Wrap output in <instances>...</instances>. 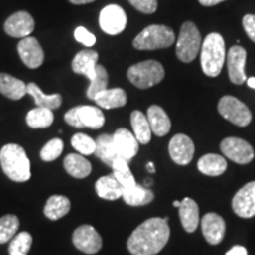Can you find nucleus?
<instances>
[{
    "label": "nucleus",
    "mask_w": 255,
    "mask_h": 255,
    "mask_svg": "<svg viewBox=\"0 0 255 255\" xmlns=\"http://www.w3.org/2000/svg\"><path fill=\"white\" fill-rule=\"evenodd\" d=\"M169 238L170 228L164 219H148L128 239V251L131 255H156L163 250Z\"/></svg>",
    "instance_id": "nucleus-1"
},
{
    "label": "nucleus",
    "mask_w": 255,
    "mask_h": 255,
    "mask_svg": "<svg viewBox=\"0 0 255 255\" xmlns=\"http://www.w3.org/2000/svg\"><path fill=\"white\" fill-rule=\"evenodd\" d=\"M0 164L6 176L15 182H26L31 178L30 159L21 145L9 143L0 150Z\"/></svg>",
    "instance_id": "nucleus-2"
},
{
    "label": "nucleus",
    "mask_w": 255,
    "mask_h": 255,
    "mask_svg": "<svg viewBox=\"0 0 255 255\" xmlns=\"http://www.w3.org/2000/svg\"><path fill=\"white\" fill-rule=\"evenodd\" d=\"M226 47L221 34L210 33L201 45V66L208 77H216L225 65Z\"/></svg>",
    "instance_id": "nucleus-3"
},
{
    "label": "nucleus",
    "mask_w": 255,
    "mask_h": 255,
    "mask_svg": "<svg viewBox=\"0 0 255 255\" xmlns=\"http://www.w3.org/2000/svg\"><path fill=\"white\" fill-rule=\"evenodd\" d=\"M175 33L170 27L164 25H150L145 27L132 41L137 50L167 49L175 43Z\"/></svg>",
    "instance_id": "nucleus-4"
},
{
    "label": "nucleus",
    "mask_w": 255,
    "mask_h": 255,
    "mask_svg": "<svg viewBox=\"0 0 255 255\" xmlns=\"http://www.w3.org/2000/svg\"><path fill=\"white\" fill-rule=\"evenodd\" d=\"M164 69L161 63L156 60H144L130 66L128 70V78L138 89H148L158 84L164 78Z\"/></svg>",
    "instance_id": "nucleus-5"
},
{
    "label": "nucleus",
    "mask_w": 255,
    "mask_h": 255,
    "mask_svg": "<svg viewBox=\"0 0 255 255\" xmlns=\"http://www.w3.org/2000/svg\"><path fill=\"white\" fill-rule=\"evenodd\" d=\"M201 34L196 25L191 21H186L180 30L176 44L177 58L183 63L193 62L201 50Z\"/></svg>",
    "instance_id": "nucleus-6"
},
{
    "label": "nucleus",
    "mask_w": 255,
    "mask_h": 255,
    "mask_svg": "<svg viewBox=\"0 0 255 255\" xmlns=\"http://www.w3.org/2000/svg\"><path fill=\"white\" fill-rule=\"evenodd\" d=\"M65 122L75 128L101 129L105 123L103 111L90 105H79L70 109L64 116Z\"/></svg>",
    "instance_id": "nucleus-7"
},
{
    "label": "nucleus",
    "mask_w": 255,
    "mask_h": 255,
    "mask_svg": "<svg viewBox=\"0 0 255 255\" xmlns=\"http://www.w3.org/2000/svg\"><path fill=\"white\" fill-rule=\"evenodd\" d=\"M218 110L223 119L238 127H247L252 121L248 107L233 96H223L218 104Z\"/></svg>",
    "instance_id": "nucleus-8"
},
{
    "label": "nucleus",
    "mask_w": 255,
    "mask_h": 255,
    "mask_svg": "<svg viewBox=\"0 0 255 255\" xmlns=\"http://www.w3.org/2000/svg\"><path fill=\"white\" fill-rule=\"evenodd\" d=\"M222 154L238 164H247L254 158V149L250 143L238 137H227L220 144Z\"/></svg>",
    "instance_id": "nucleus-9"
},
{
    "label": "nucleus",
    "mask_w": 255,
    "mask_h": 255,
    "mask_svg": "<svg viewBox=\"0 0 255 255\" xmlns=\"http://www.w3.org/2000/svg\"><path fill=\"white\" fill-rule=\"evenodd\" d=\"M128 19L124 9L119 5H108L101 11L100 25L105 33L116 36L124 31Z\"/></svg>",
    "instance_id": "nucleus-10"
},
{
    "label": "nucleus",
    "mask_w": 255,
    "mask_h": 255,
    "mask_svg": "<svg viewBox=\"0 0 255 255\" xmlns=\"http://www.w3.org/2000/svg\"><path fill=\"white\" fill-rule=\"evenodd\" d=\"M76 248L85 254H96L103 246L101 235L90 225H83L76 229L72 237Z\"/></svg>",
    "instance_id": "nucleus-11"
},
{
    "label": "nucleus",
    "mask_w": 255,
    "mask_h": 255,
    "mask_svg": "<svg viewBox=\"0 0 255 255\" xmlns=\"http://www.w3.org/2000/svg\"><path fill=\"white\" fill-rule=\"evenodd\" d=\"M232 207L240 218L251 219L255 216V181L247 183L235 194Z\"/></svg>",
    "instance_id": "nucleus-12"
},
{
    "label": "nucleus",
    "mask_w": 255,
    "mask_h": 255,
    "mask_svg": "<svg viewBox=\"0 0 255 255\" xmlns=\"http://www.w3.org/2000/svg\"><path fill=\"white\" fill-rule=\"evenodd\" d=\"M195 146L190 137L184 133H177L169 142V155L176 164L187 165L191 162Z\"/></svg>",
    "instance_id": "nucleus-13"
},
{
    "label": "nucleus",
    "mask_w": 255,
    "mask_h": 255,
    "mask_svg": "<svg viewBox=\"0 0 255 255\" xmlns=\"http://www.w3.org/2000/svg\"><path fill=\"white\" fill-rule=\"evenodd\" d=\"M4 30L13 38L28 37L34 30V19L26 11L15 12L6 19Z\"/></svg>",
    "instance_id": "nucleus-14"
},
{
    "label": "nucleus",
    "mask_w": 255,
    "mask_h": 255,
    "mask_svg": "<svg viewBox=\"0 0 255 255\" xmlns=\"http://www.w3.org/2000/svg\"><path fill=\"white\" fill-rule=\"evenodd\" d=\"M247 52L242 46H232L228 51L227 65L229 79L233 84L241 85L246 82V73H245V65H246Z\"/></svg>",
    "instance_id": "nucleus-15"
},
{
    "label": "nucleus",
    "mask_w": 255,
    "mask_h": 255,
    "mask_svg": "<svg viewBox=\"0 0 255 255\" xmlns=\"http://www.w3.org/2000/svg\"><path fill=\"white\" fill-rule=\"evenodd\" d=\"M18 53L27 68L37 69L44 63V51L39 41L33 37H25L19 41Z\"/></svg>",
    "instance_id": "nucleus-16"
},
{
    "label": "nucleus",
    "mask_w": 255,
    "mask_h": 255,
    "mask_svg": "<svg viewBox=\"0 0 255 255\" xmlns=\"http://www.w3.org/2000/svg\"><path fill=\"white\" fill-rule=\"evenodd\" d=\"M113 139L119 157H122L126 161L130 162L138 152V141L136 139L135 135L126 128L117 129L113 135Z\"/></svg>",
    "instance_id": "nucleus-17"
},
{
    "label": "nucleus",
    "mask_w": 255,
    "mask_h": 255,
    "mask_svg": "<svg viewBox=\"0 0 255 255\" xmlns=\"http://www.w3.org/2000/svg\"><path fill=\"white\" fill-rule=\"evenodd\" d=\"M203 237L209 245H219L223 240L226 233V222L222 216L216 213H208L201 220Z\"/></svg>",
    "instance_id": "nucleus-18"
},
{
    "label": "nucleus",
    "mask_w": 255,
    "mask_h": 255,
    "mask_svg": "<svg viewBox=\"0 0 255 255\" xmlns=\"http://www.w3.org/2000/svg\"><path fill=\"white\" fill-rule=\"evenodd\" d=\"M98 62V53L95 50H83L75 56L72 60L73 72L84 75L89 79H94L96 76V66Z\"/></svg>",
    "instance_id": "nucleus-19"
},
{
    "label": "nucleus",
    "mask_w": 255,
    "mask_h": 255,
    "mask_svg": "<svg viewBox=\"0 0 255 255\" xmlns=\"http://www.w3.org/2000/svg\"><path fill=\"white\" fill-rule=\"evenodd\" d=\"M178 215L184 231L188 233L196 231L200 221V210L195 201L190 197H184L178 207Z\"/></svg>",
    "instance_id": "nucleus-20"
},
{
    "label": "nucleus",
    "mask_w": 255,
    "mask_h": 255,
    "mask_svg": "<svg viewBox=\"0 0 255 255\" xmlns=\"http://www.w3.org/2000/svg\"><path fill=\"white\" fill-rule=\"evenodd\" d=\"M124 188L117 180L114 173L102 176L96 182V193L101 199L115 201L123 196Z\"/></svg>",
    "instance_id": "nucleus-21"
},
{
    "label": "nucleus",
    "mask_w": 255,
    "mask_h": 255,
    "mask_svg": "<svg viewBox=\"0 0 255 255\" xmlns=\"http://www.w3.org/2000/svg\"><path fill=\"white\" fill-rule=\"evenodd\" d=\"M0 92L9 100H21L27 94V84L8 73H0Z\"/></svg>",
    "instance_id": "nucleus-22"
},
{
    "label": "nucleus",
    "mask_w": 255,
    "mask_h": 255,
    "mask_svg": "<svg viewBox=\"0 0 255 255\" xmlns=\"http://www.w3.org/2000/svg\"><path fill=\"white\" fill-rule=\"evenodd\" d=\"M146 119L150 124L151 131L155 133L156 136L162 137L165 136L170 131L171 129V122L170 119L165 111L162 109L158 105H151L146 113Z\"/></svg>",
    "instance_id": "nucleus-23"
},
{
    "label": "nucleus",
    "mask_w": 255,
    "mask_h": 255,
    "mask_svg": "<svg viewBox=\"0 0 255 255\" xmlns=\"http://www.w3.org/2000/svg\"><path fill=\"white\" fill-rule=\"evenodd\" d=\"M127 94L123 89H107L96 95L95 103L103 109H116L127 104Z\"/></svg>",
    "instance_id": "nucleus-24"
},
{
    "label": "nucleus",
    "mask_w": 255,
    "mask_h": 255,
    "mask_svg": "<svg viewBox=\"0 0 255 255\" xmlns=\"http://www.w3.org/2000/svg\"><path fill=\"white\" fill-rule=\"evenodd\" d=\"M197 169L207 176H220L227 170V161L221 155L207 154L199 159Z\"/></svg>",
    "instance_id": "nucleus-25"
},
{
    "label": "nucleus",
    "mask_w": 255,
    "mask_h": 255,
    "mask_svg": "<svg viewBox=\"0 0 255 255\" xmlns=\"http://www.w3.org/2000/svg\"><path fill=\"white\" fill-rule=\"evenodd\" d=\"M95 155L97 156L103 163L109 165L110 168L113 167L115 159L119 157L114 145L113 135L103 133V135H100L97 137V139H96Z\"/></svg>",
    "instance_id": "nucleus-26"
},
{
    "label": "nucleus",
    "mask_w": 255,
    "mask_h": 255,
    "mask_svg": "<svg viewBox=\"0 0 255 255\" xmlns=\"http://www.w3.org/2000/svg\"><path fill=\"white\" fill-rule=\"evenodd\" d=\"M122 197L127 205L132 207H139L150 203L154 200V193L146 187L136 183L133 187L126 188L123 190Z\"/></svg>",
    "instance_id": "nucleus-27"
},
{
    "label": "nucleus",
    "mask_w": 255,
    "mask_h": 255,
    "mask_svg": "<svg viewBox=\"0 0 255 255\" xmlns=\"http://www.w3.org/2000/svg\"><path fill=\"white\" fill-rule=\"evenodd\" d=\"M64 168L72 177L85 178L91 173V163L84 156L69 154L64 159Z\"/></svg>",
    "instance_id": "nucleus-28"
},
{
    "label": "nucleus",
    "mask_w": 255,
    "mask_h": 255,
    "mask_svg": "<svg viewBox=\"0 0 255 255\" xmlns=\"http://www.w3.org/2000/svg\"><path fill=\"white\" fill-rule=\"evenodd\" d=\"M27 94L33 97L34 103L39 108H46V109L55 110L63 103V97L59 94L45 95L40 90L36 83H28L27 84Z\"/></svg>",
    "instance_id": "nucleus-29"
},
{
    "label": "nucleus",
    "mask_w": 255,
    "mask_h": 255,
    "mask_svg": "<svg viewBox=\"0 0 255 255\" xmlns=\"http://www.w3.org/2000/svg\"><path fill=\"white\" fill-rule=\"evenodd\" d=\"M130 122L133 130V135L141 144H146L151 139V128L146 116L141 111L135 110L130 116Z\"/></svg>",
    "instance_id": "nucleus-30"
},
{
    "label": "nucleus",
    "mask_w": 255,
    "mask_h": 255,
    "mask_svg": "<svg viewBox=\"0 0 255 255\" xmlns=\"http://www.w3.org/2000/svg\"><path fill=\"white\" fill-rule=\"evenodd\" d=\"M70 208H71V202L68 197L53 195L47 200L45 208H44V214L50 220H59L68 214Z\"/></svg>",
    "instance_id": "nucleus-31"
},
{
    "label": "nucleus",
    "mask_w": 255,
    "mask_h": 255,
    "mask_svg": "<svg viewBox=\"0 0 255 255\" xmlns=\"http://www.w3.org/2000/svg\"><path fill=\"white\" fill-rule=\"evenodd\" d=\"M53 113L52 110L46 108L37 107L36 109H32L26 116L27 126L32 129H44L49 128L53 123Z\"/></svg>",
    "instance_id": "nucleus-32"
},
{
    "label": "nucleus",
    "mask_w": 255,
    "mask_h": 255,
    "mask_svg": "<svg viewBox=\"0 0 255 255\" xmlns=\"http://www.w3.org/2000/svg\"><path fill=\"white\" fill-rule=\"evenodd\" d=\"M113 173L116 176L124 189L133 187L136 184V180L129 169V162L122 157H117L113 164Z\"/></svg>",
    "instance_id": "nucleus-33"
},
{
    "label": "nucleus",
    "mask_w": 255,
    "mask_h": 255,
    "mask_svg": "<svg viewBox=\"0 0 255 255\" xmlns=\"http://www.w3.org/2000/svg\"><path fill=\"white\" fill-rule=\"evenodd\" d=\"M108 84H109V76H108L107 69L103 65L96 66V76L94 79L90 81V85H89L87 90V96L89 100L94 101L96 95L100 94L101 91L107 90Z\"/></svg>",
    "instance_id": "nucleus-34"
},
{
    "label": "nucleus",
    "mask_w": 255,
    "mask_h": 255,
    "mask_svg": "<svg viewBox=\"0 0 255 255\" xmlns=\"http://www.w3.org/2000/svg\"><path fill=\"white\" fill-rule=\"evenodd\" d=\"M19 228V220L15 215H5L0 219V244H6L15 237Z\"/></svg>",
    "instance_id": "nucleus-35"
},
{
    "label": "nucleus",
    "mask_w": 255,
    "mask_h": 255,
    "mask_svg": "<svg viewBox=\"0 0 255 255\" xmlns=\"http://www.w3.org/2000/svg\"><path fill=\"white\" fill-rule=\"evenodd\" d=\"M32 246V237L30 233L21 232L9 241V255H27Z\"/></svg>",
    "instance_id": "nucleus-36"
},
{
    "label": "nucleus",
    "mask_w": 255,
    "mask_h": 255,
    "mask_svg": "<svg viewBox=\"0 0 255 255\" xmlns=\"http://www.w3.org/2000/svg\"><path fill=\"white\" fill-rule=\"evenodd\" d=\"M71 144L73 148L82 155H91L95 154L96 141L90 136L85 133H76L71 138Z\"/></svg>",
    "instance_id": "nucleus-37"
},
{
    "label": "nucleus",
    "mask_w": 255,
    "mask_h": 255,
    "mask_svg": "<svg viewBox=\"0 0 255 255\" xmlns=\"http://www.w3.org/2000/svg\"><path fill=\"white\" fill-rule=\"evenodd\" d=\"M64 143L60 138H53L46 143L40 150V158L45 162L55 161L63 152Z\"/></svg>",
    "instance_id": "nucleus-38"
},
{
    "label": "nucleus",
    "mask_w": 255,
    "mask_h": 255,
    "mask_svg": "<svg viewBox=\"0 0 255 255\" xmlns=\"http://www.w3.org/2000/svg\"><path fill=\"white\" fill-rule=\"evenodd\" d=\"M73 36H75V39L77 40L78 43H81L85 46H94L96 43V37L84 26H78L76 28Z\"/></svg>",
    "instance_id": "nucleus-39"
},
{
    "label": "nucleus",
    "mask_w": 255,
    "mask_h": 255,
    "mask_svg": "<svg viewBox=\"0 0 255 255\" xmlns=\"http://www.w3.org/2000/svg\"><path fill=\"white\" fill-rule=\"evenodd\" d=\"M129 2L133 7L145 14L154 13L157 9V0H129Z\"/></svg>",
    "instance_id": "nucleus-40"
},
{
    "label": "nucleus",
    "mask_w": 255,
    "mask_h": 255,
    "mask_svg": "<svg viewBox=\"0 0 255 255\" xmlns=\"http://www.w3.org/2000/svg\"><path fill=\"white\" fill-rule=\"evenodd\" d=\"M242 25H244L247 36L255 43V14L245 15L244 19H242Z\"/></svg>",
    "instance_id": "nucleus-41"
},
{
    "label": "nucleus",
    "mask_w": 255,
    "mask_h": 255,
    "mask_svg": "<svg viewBox=\"0 0 255 255\" xmlns=\"http://www.w3.org/2000/svg\"><path fill=\"white\" fill-rule=\"evenodd\" d=\"M226 255H248V252L244 246H234L226 253Z\"/></svg>",
    "instance_id": "nucleus-42"
},
{
    "label": "nucleus",
    "mask_w": 255,
    "mask_h": 255,
    "mask_svg": "<svg viewBox=\"0 0 255 255\" xmlns=\"http://www.w3.org/2000/svg\"><path fill=\"white\" fill-rule=\"evenodd\" d=\"M199 1L200 4L203 6H214L220 4V2L225 1V0H199Z\"/></svg>",
    "instance_id": "nucleus-43"
},
{
    "label": "nucleus",
    "mask_w": 255,
    "mask_h": 255,
    "mask_svg": "<svg viewBox=\"0 0 255 255\" xmlns=\"http://www.w3.org/2000/svg\"><path fill=\"white\" fill-rule=\"evenodd\" d=\"M69 1L75 5H84V4H89V2L95 1V0H69Z\"/></svg>",
    "instance_id": "nucleus-44"
},
{
    "label": "nucleus",
    "mask_w": 255,
    "mask_h": 255,
    "mask_svg": "<svg viewBox=\"0 0 255 255\" xmlns=\"http://www.w3.org/2000/svg\"><path fill=\"white\" fill-rule=\"evenodd\" d=\"M247 84L248 87L252 88V89H255V77H251L247 79Z\"/></svg>",
    "instance_id": "nucleus-45"
},
{
    "label": "nucleus",
    "mask_w": 255,
    "mask_h": 255,
    "mask_svg": "<svg viewBox=\"0 0 255 255\" xmlns=\"http://www.w3.org/2000/svg\"><path fill=\"white\" fill-rule=\"evenodd\" d=\"M146 169H148L149 173H155V165L152 162H149V163L146 164Z\"/></svg>",
    "instance_id": "nucleus-46"
},
{
    "label": "nucleus",
    "mask_w": 255,
    "mask_h": 255,
    "mask_svg": "<svg viewBox=\"0 0 255 255\" xmlns=\"http://www.w3.org/2000/svg\"><path fill=\"white\" fill-rule=\"evenodd\" d=\"M149 180H150V178H145V181H144L145 186H150V184H152V181H149Z\"/></svg>",
    "instance_id": "nucleus-47"
},
{
    "label": "nucleus",
    "mask_w": 255,
    "mask_h": 255,
    "mask_svg": "<svg viewBox=\"0 0 255 255\" xmlns=\"http://www.w3.org/2000/svg\"><path fill=\"white\" fill-rule=\"evenodd\" d=\"M173 205H174L175 207H177V208H178V207L181 206V202H180V201H174V202H173Z\"/></svg>",
    "instance_id": "nucleus-48"
}]
</instances>
